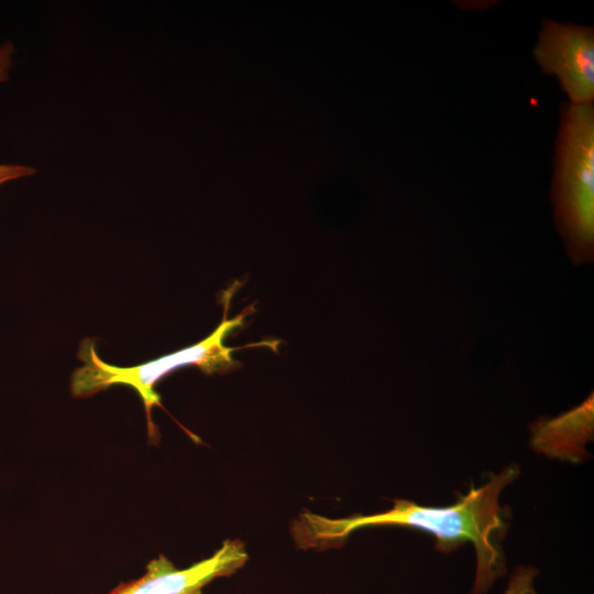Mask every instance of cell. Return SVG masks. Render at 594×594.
Instances as JSON below:
<instances>
[{"mask_svg": "<svg viewBox=\"0 0 594 594\" xmlns=\"http://www.w3.org/2000/svg\"><path fill=\"white\" fill-rule=\"evenodd\" d=\"M15 48L11 41L0 44V84L9 80L14 63ZM36 169L26 164L0 163V187L19 179L30 177Z\"/></svg>", "mask_w": 594, "mask_h": 594, "instance_id": "obj_7", "label": "cell"}, {"mask_svg": "<svg viewBox=\"0 0 594 594\" xmlns=\"http://www.w3.org/2000/svg\"><path fill=\"white\" fill-rule=\"evenodd\" d=\"M551 189L556 227L574 264L594 257V107L561 106Z\"/></svg>", "mask_w": 594, "mask_h": 594, "instance_id": "obj_3", "label": "cell"}, {"mask_svg": "<svg viewBox=\"0 0 594 594\" xmlns=\"http://www.w3.org/2000/svg\"><path fill=\"white\" fill-rule=\"evenodd\" d=\"M538 570L532 565H519L512 572L504 594H538L535 579Z\"/></svg>", "mask_w": 594, "mask_h": 594, "instance_id": "obj_8", "label": "cell"}, {"mask_svg": "<svg viewBox=\"0 0 594 594\" xmlns=\"http://www.w3.org/2000/svg\"><path fill=\"white\" fill-rule=\"evenodd\" d=\"M519 475L516 464L491 473L485 483L471 485L450 506H425L395 499L391 509L346 518H328L304 510L292 525L296 544L302 549H328L342 544L354 530L369 526L420 529L436 538V549L451 553L466 542L475 550V576L471 594H486L507 572L502 541L510 526V512L499 503L502 491Z\"/></svg>", "mask_w": 594, "mask_h": 594, "instance_id": "obj_1", "label": "cell"}, {"mask_svg": "<svg viewBox=\"0 0 594 594\" xmlns=\"http://www.w3.org/2000/svg\"><path fill=\"white\" fill-rule=\"evenodd\" d=\"M594 433V399L591 394L557 417H543L530 426L532 449L548 458L580 463L588 457L586 443Z\"/></svg>", "mask_w": 594, "mask_h": 594, "instance_id": "obj_6", "label": "cell"}, {"mask_svg": "<svg viewBox=\"0 0 594 594\" xmlns=\"http://www.w3.org/2000/svg\"><path fill=\"white\" fill-rule=\"evenodd\" d=\"M248 559L244 543L238 539L223 541L210 557L184 569L160 554L148 561L140 578L121 582L105 594H202L205 586L232 575Z\"/></svg>", "mask_w": 594, "mask_h": 594, "instance_id": "obj_5", "label": "cell"}, {"mask_svg": "<svg viewBox=\"0 0 594 594\" xmlns=\"http://www.w3.org/2000/svg\"><path fill=\"white\" fill-rule=\"evenodd\" d=\"M547 75L558 77L573 105L594 100V30L573 23L544 20L532 51Z\"/></svg>", "mask_w": 594, "mask_h": 594, "instance_id": "obj_4", "label": "cell"}, {"mask_svg": "<svg viewBox=\"0 0 594 594\" xmlns=\"http://www.w3.org/2000/svg\"><path fill=\"white\" fill-rule=\"evenodd\" d=\"M238 282L228 288L223 296V316L219 326L206 338L197 343L183 348L178 351L162 355L157 359L133 365L117 366L101 360L96 351L92 339L81 341L77 358L82 365L77 367L70 378V393L74 397L86 398L114 385H124L133 388L140 396L147 418V430L151 438L157 435V428L152 420V409L161 406V397L155 386L161 380L176 370L196 366L202 373L223 374L234 370L239 362L234 361L232 353L238 349L252 346H271L276 351L278 341H263L251 343L240 348L224 344V339L234 330L243 327L248 315V307L243 312L232 319H228L230 299L235 292Z\"/></svg>", "mask_w": 594, "mask_h": 594, "instance_id": "obj_2", "label": "cell"}]
</instances>
